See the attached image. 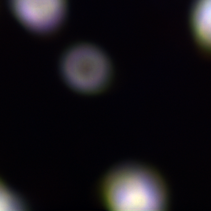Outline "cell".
Masks as SVG:
<instances>
[{"instance_id":"1","label":"cell","mask_w":211,"mask_h":211,"mask_svg":"<svg viewBox=\"0 0 211 211\" xmlns=\"http://www.w3.org/2000/svg\"><path fill=\"white\" fill-rule=\"evenodd\" d=\"M159 178L149 170L128 166L107 177L104 193L108 207L117 210L162 209L165 192Z\"/></svg>"},{"instance_id":"2","label":"cell","mask_w":211,"mask_h":211,"mask_svg":"<svg viewBox=\"0 0 211 211\" xmlns=\"http://www.w3.org/2000/svg\"><path fill=\"white\" fill-rule=\"evenodd\" d=\"M64 81L73 90L85 94L103 91L110 84L113 65L107 55L91 43L79 42L63 52L59 64Z\"/></svg>"},{"instance_id":"3","label":"cell","mask_w":211,"mask_h":211,"mask_svg":"<svg viewBox=\"0 0 211 211\" xmlns=\"http://www.w3.org/2000/svg\"><path fill=\"white\" fill-rule=\"evenodd\" d=\"M18 21L28 30L40 35L55 31L65 14L66 0H10Z\"/></svg>"},{"instance_id":"4","label":"cell","mask_w":211,"mask_h":211,"mask_svg":"<svg viewBox=\"0 0 211 211\" xmlns=\"http://www.w3.org/2000/svg\"><path fill=\"white\" fill-rule=\"evenodd\" d=\"M191 12L192 28L199 52L211 59V0H195Z\"/></svg>"},{"instance_id":"5","label":"cell","mask_w":211,"mask_h":211,"mask_svg":"<svg viewBox=\"0 0 211 211\" xmlns=\"http://www.w3.org/2000/svg\"><path fill=\"white\" fill-rule=\"evenodd\" d=\"M16 195L0 179V210H14L20 208Z\"/></svg>"}]
</instances>
